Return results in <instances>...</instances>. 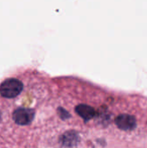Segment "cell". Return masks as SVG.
I'll use <instances>...</instances> for the list:
<instances>
[{
  "instance_id": "cell-1",
  "label": "cell",
  "mask_w": 147,
  "mask_h": 148,
  "mask_svg": "<svg viewBox=\"0 0 147 148\" xmlns=\"http://www.w3.org/2000/svg\"><path fill=\"white\" fill-rule=\"evenodd\" d=\"M23 85L22 82L15 78H10L2 82L0 86V95L8 99L15 98L23 90Z\"/></svg>"
},
{
  "instance_id": "cell-2",
  "label": "cell",
  "mask_w": 147,
  "mask_h": 148,
  "mask_svg": "<svg viewBox=\"0 0 147 148\" xmlns=\"http://www.w3.org/2000/svg\"><path fill=\"white\" fill-rule=\"evenodd\" d=\"M35 113L32 109L26 108H20L14 111L12 117L14 121L20 126L29 125L34 119Z\"/></svg>"
},
{
  "instance_id": "cell-3",
  "label": "cell",
  "mask_w": 147,
  "mask_h": 148,
  "mask_svg": "<svg viewBox=\"0 0 147 148\" xmlns=\"http://www.w3.org/2000/svg\"><path fill=\"white\" fill-rule=\"evenodd\" d=\"M115 123L120 129L125 131H130L134 129L137 124L134 116L126 114L117 116L115 119Z\"/></svg>"
},
{
  "instance_id": "cell-4",
  "label": "cell",
  "mask_w": 147,
  "mask_h": 148,
  "mask_svg": "<svg viewBox=\"0 0 147 148\" xmlns=\"http://www.w3.org/2000/svg\"><path fill=\"white\" fill-rule=\"evenodd\" d=\"M75 111L76 113L85 121H89L91 120L94 114H95V111L94 109L88 106V105H85V104H80L75 108Z\"/></svg>"
},
{
  "instance_id": "cell-5",
  "label": "cell",
  "mask_w": 147,
  "mask_h": 148,
  "mask_svg": "<svg viewBox=\"0 0 147 148\" xmlns=\"http://www.w3.org/2000/svg\"><path fill=\"white\" fill-rule=\"evenodd\" d=\"M63 145L66 147H73L77 143L78 140V135L75 132H68L64 135H62L61 139Z\"/></svg>"
}]
</instances>
